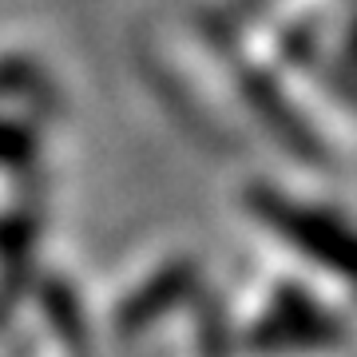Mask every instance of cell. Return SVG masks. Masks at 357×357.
I'll list each match as a JSON object with an SVG mask.
<instances>
[{
  "label": "cell",
  "instance_id": "1",
  "mask_svg": "<svg viewBox=\"0 0 357 357\" xmlns=\"http://www.w3.org/2000/svg\"><path fill=\"white\" fill-rule=\"evenodd\" d=\"M246 203L258 222L274 238L290 243V250L302 262H310L330 282L357 294V227L345 215L318 203L290 199L282 191H266V187H255L246 195Z\"/></svg>",
  "mask_w": 357,
  "mask_h": 357
},
{
  "label": "cell",
  "instance_id": "2",
  "mask_svg": "<svg viewBox=\"0 0 357 357\" xmlns=\"http://www.w3.org/2000/svg\"><path fill=\"white\" fill-rule=\"evenodd\" d=\"M28 155H32V139H28V131L0 128V159H4V163H28Z\"/></svg>",
  "mask_w": 357,
  "mask_h": 357
},
{
  "label": "cell",
  "instance_id": "3",
  "mask_svg": "<svg viewBox=\"0 0 357 357\" xmlns=\"http://www.w3.org/2000/svg\"><path fill=\"white\" fill-rule=\"evenodd\" d=\"M345 48H349V60L357 64V20H354V28H349V44H345Z\"/></svg>",
  "mask_w": 357,
  "mask_h": 357
}]
</instances>
